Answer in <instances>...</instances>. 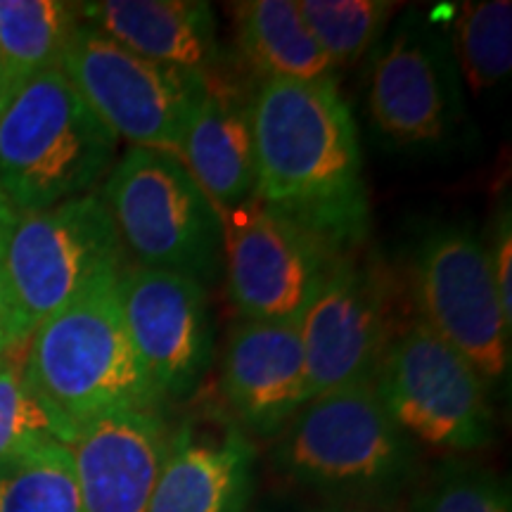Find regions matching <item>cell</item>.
<instances>
[{
  "label": "cell",
  "mask_w": 512,
  "mask_h": 512,
  "mask_svg": "<svg viewBox=\"0 0 512 512\" xmlns=\"http://www.w3.org/2000/svg\"><path fill=\"white\" fill-rule=\"evenodd\" d=\"M221 394L247 434L283 432L311 401L299 320H240L223 349Z\"/></svg>",
  "instance_id": "14"
},
{
  "label": "cell",
  "mask_w": 512,
  "mask_h": 512,
  "mask_svg": "<svg viewBox=\"0 0 512 512\" xmlns=\"http://www.w3.org/2000/svg\"><path fill=\"white\" fill-rule=\"evenodd\" d=\"M12 299L29 339L105 273L126 266V249L100 190L17 216L3 245Z\"/></svg>",
  "instance_id": "6"
},
{
  "label": "cell",
  "mask_w": 512,
  "mask_h": 512,
  "mask_svg": "<svg viewBox=\"0 0 512 512\" xmlns=\"http://www.w3.org/2000/svg\"><path fill=\"white\" fill-rule=\"evenodd\" d=\"M0 512H83L72 446L50 441L5 467Z\"/></svg>",
  "instance_id": "21"
},
{
  "label": "cell",
  "mask_w": 512,
  "mask_h": 512,
  "mask_svg": "<svg viewBox=\"0 0 512 512\" xmlns=\"http://www.w3.org/2000/svg\"><path fill=\"white\" fill-rule=\"evenodd\" d=\"M169 427L157 411L93 420L72 444L83 512H150Z\"/></svg>",
  "instance_id": "16"
},
{
  "label": "cell",
  "mask_w": 512,
  "mask_h": 512,
  "mask_svg": "<svg viewBox=\"0 0 512 512\" xmlns=\"http://www.w3.org/2000/svg\"><path fill=\"white\" fill-rule=\"evenodd\" d=\"M15 347H22V344H17L15 337H12L8 330H0V358H3L10 349H15Z\"/></svg>",
  "instance_id": "30"
},
{
  "label": "cell",
  "mask_w": 512,
  "mask_h": 512,
  "mask_svg": "<svg viewBox=\"0 0 512 512\" xmlns=\"http://www.w3.org/2000/svg\"><path fill=\"white\" fill-rule=\"evenodd\" d=\"M219 214L226 290L240 320L302 318L339 252L254 197Z\"/></svg>",
  "instance_id": "11"
},
{
  "label": "cell",
  "mask_w": 512,
  "mask_h": 512,
  "mask_svg": "<svg viewBox=\"0 0 512 512\" xmlns=\"http://www.w3.org/2000/svg\"><path fill=\"white\" fill-rule=\"evenodd\" d=\"M0 86L8 88V91H15V88H17L15 81H12L8 64H5V60H3V53H0Z\"/></svg>",
  "instance_id": "29"
},
{
  "label": "cell",
  "mask_w": 512,
  "mask_h": 512,
  "mask_svg": "<svg viewBox=\"0 0 512 512\" xmlns=\"http://www.w3.org/2000/svg\"><path fill=\"white\" fill-rule=\"evenodd\" d=\"M413 441L384 411L373 382L316 396L287 422L275 465L330 498H380L411 477Z\"/></svg>",
  "instance_id": "4"
},
{
  "label": "cell",
  "mask_w": 512,
  "mask_h": 512,
  "mask_svg": "<svg viewBox=\"0 0 512 512\" xmlns=\"http://www.w3.org/2000/svg\"><path fill=\"white\" fill-rule=\"evenodd\" d=\"M178 159L219 211L252 200L254 140L249 100L209 76L207 91L185 128Z\"/></svg>",
  "instance_id": "18"
},
{
  "label": "cell",
  "mask_w": 512,
  "mask_h": 512,
  "mask_svg": "<svg viewBox=\"0 0 512 512\" xmlns=\"http://www.w3.org/2000/svg\"><path fill=\"white\" fill-rule=\"evenodd\" d=\"M316 512H382L375 508H363V505H332V508H323Z\"/></svg>",
  "instance_id": "31"
},
{
  "label": "cell",
  "mask_w": 512,
  "mask_h": 512,
  "mask_svg": "<svg viewBox=\"0 0 512 512\" xmlns=\"http://www.w3.org/2000/svg\"><path fill=\"white\" fill-rule=\"evenodd\" d=\"M0 330H8L10 335L15 337L17 344L27 342V337H24L22 332V325H19V316L15 309V299H12V292H10L8 275H5L3 252H0Z\"/></svg>",
  "instance_id": "27"
},
{
  "label": "cell",
  "mask_w": 512,
  "mask_h": 512,
  "mask_svg": "<svg viewBox=\"0 0 512 512\" xmlns=\"http://www.w3.org/2000/svg\"><path fill=\"white\" fill-rule=\"evenodd\" d=\"M10 95H12V91H8V88L0 86V112H3V110H5V105H8Z\"/></svg>",
  "instance_id": "32"
},
{
  "label": "cell",
  "mask_w": 512,
  "mask_h": 512,
  "mask_svg": "<svg viewBox=\"0 0 512 512\" xmlns=\"http://www.w3.org/2000/svg\"><path fill=\"white\" fill-rule=\"evenodd\" d=\"M83 24L145 60L209 76L219 43L209 3L197 0H98L76 5Z\"/></svg>",
  "instance_id": "17"
},
{
  "label": "cell",
  "mask_w": 512,
  "mask_h": 512,
  "mask_svg": "<svg viewBox=\"0 0 512 512\" xmlns=\"http://www.w3.org/2000/svg\"><path fill=\"white\" fill-rule=\"evenodd\" d=\"M420 323L444 339L486 384L510 373L512 325L491 275L489 247L470 226L434 228L413 259Z\"/></svg>",
  "instance_id": "10"
},
{
  "label": "cell",
  "mask_w": 512,
  "mask_h": 512,
  "mask_svg": "<svg viewBox=\"0 0 512 512\" xmlns=\"http://www.w3.org/2000/svg\"><path fill=\"white\" fill-rule=\"evenodd\" d=\"M15 221H17L15 209L10 207L8 197H5L3 188H0V252H3V245H5V240H8V233H10V228L15 226Z\"/></svg>",
  "instance_id": "28"
},
{
  "label": "cell",
  "mask_w": 512,
  "mask_h": 512,
  "mask_svg": "<svg viewBox=\"0 0 512 512\" xmlns=\"http://www.w3.org/2000/svg\"><path fill=\"white\" fill-rule=\"evenodd\" d=\"M117 152L119 138L62 69L19 83L0 112V188L17 216L93 192Z\"/></svg>",
  "instance_id": "3"
},
{
  "label": "cell",
  "mask_w": 512,
  "mask_h": 512,
  "mask_svg": "<svg viewBox=\"0 0 512 512\" xmlns=\"http://www.w3.org/2000/svg\"><path fill=\"white\" fill-rule=\"evenodd\" d=\"M332 67H351L380 41L396 3L387 0H297Z\"/></svg>",
  "instance_id": "23"
},
{
  "label": "cell",
  "mask_w": 512,
  "mask_h": 512,
  "mask_svg": "<svg viewBox=\"0 0 512 512\" xmlns=\"http://www.w3.org/2000/svg\"><path fill=\"white\" fill-rule=\"evenodd\" d=\"M415 512H512L508 486L470 467L441 472L415 501Z\"/></svg>",
  "instance_id": "25"
},
{
  "label": "cell",
  "mask_w": 512,
  "mask_h": 512,
  "mask_svg": "<svg viewBox=\"0 0 512 512\" xmlns=\"http://www.w3.org/2000/svg\"><path fill=\"white\" fill-rule=\"evenodd\" d=\"M60 69L119 140L174 157L181 155L185 128L209 79L145 60L83 22Z\"/></svg>",
  "instance_id": "8"
},
{
  "label": "cell",
  "mask_w": 512,
  "mask_h": 512,
  "mask_svg": "<svg viewBox=\"0 0 512 512\" xmlns=\"http://www.w3.org/2000/svg\"><path fill=\"white\" fill-rule=\"evenodd\" d=\"M451 48L460 76L475 91L498 86L512 69V5L508 0L463 5Z\"/></svg>",
  "instance_id": "22"
},
{
  "label": "cell",
  "mask_w": 512,
  "mask_h": 512,
  "mask_svg": "<svg viewBox=\"0 0 512 512\" xmlns=\"http://www.w3.org/2000/svg\"><path fill=\"white\" fill-rule=\"evenodd\" d=\"M256 451L230 418H192L169 434L150 512H245Z\"/></svg>",
  "instance_id": "15"
},
{
  "label": "cell",
  "mask_w": 512,
  "mask_h": 512,
  "mask_svg": "<svg viewBox=\"0 0 512 512\" xmlns=\"http://www.w3.org/2000/svg\"><path fill=\"white\" fill-rule=\"evenodd\" d=\"M465 83L451 38L406 12L375 48L368 114L384 143L403 152L446 150L465 128Z\"/></svg>",
  "instance_id": "9"
},
{
  "label": "cell",
  "mask_w": 512,
  "mask_h": 512,
  "mask_svg": "<svg viewBox=\"0 0 512 512\" xmlns=\"http://www.w3.org/2000/svg\"><path fill=\"white\" fill-rule=\"evenodd\" d=\"M235 12L242 55L264 79L316 81L335 76L297 0H249Z\"/></svg>",
  "instance_id": "19"
},
{
  "label": "cell",
  "mask_w": 512,
  "mask_h": 512,
  "mask_svg": "<svg viewBox=\"0 0 512 512\" xmlns=\"http://www.w3.org/2000/svg\"><path fill=\"white\" fill-rule=\"evenodd\" d=\"M311 399L375 380L392 342V294L370 264L339 256L299 318Z\"/></svg>",
  "instance_id": "12"
},
{
  "label": "cell",
  "mask_w": 512,
  "mask_h": 512,
  "mask_svg": "<svg viewBox=\"0 0 512 512\" xmlns=\"http://www.w3.org/2000/svg\"><path fill=\"white\" fill-rule=\"evenodd\" d=\"M79 10L62 0H0V53L15 86L60 69Z\"/></svg>",
  "instance_id": "20"
},
{
  "label": "cell",
  "mask_w": 512,
  "mask_h": 512,
  "mask_svg": "<svg viewBox=\"0 0 512 512\" xmlns=\"http://www.w3.org/2000/svg\"><path fill=\"white\" fill-rule=\"evenodd\" d=\"M100 195L138 266L185 275L204 287L223 271L221 214L178 157L128 147Z\"/></svg>",
  "instance_id": "5"
},
{
  "label": "cell",
  "mask_w": 512,
  "mask_h": 512,
  "mask_svg": "<svg viewBox=\"0 0 512 512\" xmlns=\"http://www.w3.org/2000/svg\"><path fill=\"white\" fill-rule=\"evenodd\" d=\"M133 349L164 399H188L214 363L207 287L185 275L126 264L117 278Z\"/></svg>",
  "instance_id": "13"
},
{
  "label": "cell",
  "mask_w": 512,
  "mask_h": 512,
  "mask_svg": "<svg viewBox=\"0 0 512 512\" xmlns=\"http://www.w3.org/2000/svg\"><path fill=\"white\" fill-rule=\"evenodd\" d=\"M373 387L394 425L422 446L470 453L494 441L489 384L420 320L389 342Z\"/></svg>",
  "instance_id": "7"
},
{
  "label": "cell",
  "mask_w": 512,
  "mask_h": 512,
  "mask_svg": "<svg viewBox=\"0 0 512 512\" xmlns=\"http://www.w3.org/2000/svg\"><path fill=\"white\" fill-rule=\"evenodd\" d=\"M254 200L335 252L368 233L370 204L358 128L335 76L261 79L249 98Z\"/></svg>",
  "instance_id": "1"
},
{
  "label": "cell",
  "mask_w": 512,
  "mask_h": 512,
  "mask_svg": "<svg viewBox=\"0 0 512 512\" xmlns=\"http://www.w3.org/2000/svg\"><path fill=\"white\" fill-rule=\"evenodd\" d=\"M117 278L102 275L24 342V375L67 446L102 415L162 403L128 337Z\"/></svg>",
  "instance_id": "2"
},
{
  "label": "cell",
  "mask_w": 512,
  "mask_h": 512,
  "mask_svg": "<svg viewBox=\"0 0 512 512\" xmlns=\"http://www.w3.org/2000/svg\"><path fill=\"white\" fill-rule=\"evenodd\" d=\"M62 432L24 375V344L0 358V472Z\"/></svg>",
  "instance_id": "24"
},
{
  "label": "cell",
  "mask_w": 512,
  "mask_h": 512,
  "mask_svg": "<svg viewBox=\"0 0 512 512\" xmlns=\"http://www.w3.org/2000/svg\"><path fill=\"white\" fill-rule=\"evenodd\" d=\"M489 261L503 316L512 325V221L508 209L496 221L494 245L489 247Z\"/></svg>",
  "instance_id": "26"
}]
</instances>
